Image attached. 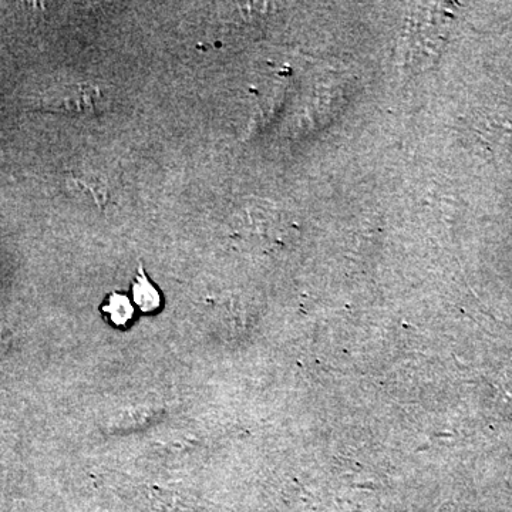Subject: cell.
Returning a JSON list of instances; mask_svg holds the SVG:
<instances>
[{
  "mask_svg": "<svg viewBox=\"0 0 512 512\" xmlns=\"http://www.w3.org/2000/svg\"><path fill=\"white\" fill-rule=\"evenodd\" d=\"M109 107L107 94L93 83H72L52 87L39 97L37 110L70 117H92Z\"/></svg>",
  "mask_w": 512,
  "mask_h": 512,
  "instance_id": "6da1fadb",
  "label": "cell"
},
{
  "mask_svg": "<svg viewBox=\"0 0 512 512\" xmlns=\"http://www.w3.org/2000/svg\"><path fill=\"white\" fill-rule=\"evenodd\" d=\"M436 5H424L423 8L414 10L410 16L409 25L403 36V56L407 64L423 66L433 62L444 35L441 32L439 18L436 13Z\"/></svg>",
  "mask_w": 512,
  "mask_h": 512,
  "instance_id": "7a4b0ae2",
  "label": "cell"
},
{
  "mask_svg": "<svg viewBox=\"0 0 512 512\" xmlns=\"http://www.w3.org/2000/svg\"><path fill=\"white\" fill-rule=\"evenodd\" d=\"M133 296L134 302H136L141 312H154L161 306L160 292L151 284L150 279L144 274L143 268H140L136 281H134Z\"/></svg>",
  "mask_w": 512,
  "mask_h": 512,
  "instance_id": "3957f363",
  "label": "cell"
},
{
  "mask_svg": "<svg viewBox=\"0 0 512 512\" xmlns=\"http://www.w3.org/2000/svg\"><path fill=\"white\" fill-rule=\"evenodd\" d=\"M72 190L79 194L89 195L97 205H104L107 201V188L103 180L92 175H72L69 180Z\"/></svg>",
  "mask_w": 512,
  "mask_h": 512,
  "instance_id": "277c9868",
  "label": "cell"
},
{
  "mask_svg": "<svg viewBox=\"0 0 512 512\" xmlns=\"http://www.w3.org/2000/svg\"><path fill=\"white\" fill-rule=\"evenodd\" d=\"M103 312L109 313L111 322L116 326H126L133 319L134 308L126 295L113 293L110 296L109 303L103 306Z\"/></svg>",
  "mask_w": 512,
  "mask_h": 512,
  "instance_id": "5b68a950",
  "label": "cell"
},
{
  "mask_svg": "<svg viewBox=\"0 0 512 512\" xmlns=\"http://www.w3.org/2000/svg\"><path fill=\"white\" fill-rule=\"evenodd\" d=\"M3 339V332H2V329H0V340Z\"/></svg>",
  "mask_w": 512,
  "mask_h": 512,
  "instance_id": "8992f818",
  "label": "cell"
}]
</instances>
